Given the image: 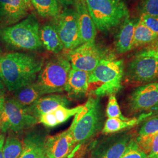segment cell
Segmentation results:
<instances>
[{
  "label": "cell",
  "instance_id": "11",
  "mask_svg": "<svg viewBox=\"0 0 158 158\" xmlns=\"http://www.w3.org/2000/svg\"><path fill=\"white\" fill-rule=\"evenodd\" d=\"M127 76L130 81L151 82L158 79V59L154 57L137 54L130 63Z\"/></svg>",
  "mask_w": 158,
  "mask_h": 158
},
{
  "label": "cell",
  "instance_id": "9",
  "mask_svg": "<svg viewBox=\"0 0 158 158\" xmlns=\"http://www.w3.org/2000/svg\"><path fill=\"white\" fill-rule=\"evenodd\" d=\"M102 56L95 42H87L68 51L67 59L72 69L91 73Z\"/></svg>",
  "mask_w": 158,
  "mask_h": 158
},
{
  "label": "cell",
  "instance_id": "27",
  "mask_svg": "<svg viewBox=\"0 0 158 158\" xmlns=\"http://www.w3.org/2000/svg\"><path fill=\"white\" fill-rule=\"evenodd\" d=\"M158 134V117L148 119L139 131L138 137L154 138Z\"/></svg>",
  "mask_w": 158,
  "mask_h": 158
},
{
  "label": "cell",
  "instance_id": "4",
  "mask_svg": "<svg viewBox=\"0 0 158 158\" xmlns=\"http://www.w3.org/2000/svg\"><path fill=\"white\" fill-rule=\"evenodd\" d=\"M96 28L107 31L130 17L128 10L122 0H85Z\"/></svg>",
  "mask_w": 158,
  "mask_h": 158
},
{
  "label": "cell",
  "instance_id": "2",
  "mask_svg": "<svg viewBox=\"0 0 158 158\" xmlns=\"http://www.w3.org/2000/svg\"><path fill=\"white\" fill-rule=\"evenodd\" d=\"M124 62L113 55H103L90 73L89 90L97 97L115 95L121 88Z\"/></svg>",
  "mask_w": 158,
  "mask_h": 158
},
{
  "label": "cell",
  "instance_id": "24",
  "mask_svg": "<svg viewBox=\"0 0 158 158\" xmlns=\"http://www.w3.org/2000/svg\"><path fill=\"white\" fill-rule=\"evenodd\" d=\"M31 2L33 8L43 18H55L60 13L57 0H31Z\"/></svg>",
  "mask_w": 158,
  "mask_h": 158
},
{
  "label": "cell",
  "instance_id": "26",
  "mask_svg": "<svg viewBox=\"0 0 158 158\" xmlns=\"http://www.w3.org/2000/svg\"><path fill=\"white\" fill-rule=\"evenodd\" d=\"M23 150V143L16 137L8 136L3 146L4 158H19Z\"/></svg>",
  "mask_w": 158,
  "mask_h": 158
},
{
  "label": "cell",
  "instance_id": "17",
  "mask_svg": "<svg viewBox=\"0 0 158 158\" xmlns=\"http://www.w3.org/2000/svg\"><path fill=\"white\" fill-rule=\"evenodd\" d=\"M69 104V102L65 96L51 94L41 97L32 106L26 108V109L29 114L38 119L41 115L48 113L60 106L66 107Z\"/></svg>",
  "mask_w": 158,
  "mask_h": 158
},
{
  "label": "cell",
  "instance_id": "13",
  "mask_svg": "<svg viewBox=\"0 0 158 158\" xmlns=\"http://www.w3.org/2000/svg\"><path fill=\"white\" fill-rule=\"evenodd\" d=\"M74 143L70 128L55 135L47 137L45 145L46 156L48 158H66L72 151Z\"/></svg>",
  "mask_w": 158,
  "mask_h": 158
},
{
  "label": "cell",
  "instance_id": "29",
  "mask_svg": "<svg viewBox=\"0 0 158 158\" xmlns=\"http://www.w3.org/2000/svg\"><path fill=\"white\" fill-rule=\"evenodd\" d=\"M120 158H148V156L139 147L136 140L133 139Z\"/></svg>",
  "mask_w": 158,
  "mask_h": 158
},
{
  "label": "cell",
  "instance_id": "3",
  "mask_svg": "<svg viewBox=\"0 0 158 158\" xmlns=\"http://www.w3.org/2000/svg\"><path fill=\"white\" fill-rule=\"evenodd\" d=\"M0 38L17 49L38 51L43 47L40 39V23L32 14L16 24L1 29Z\"/></svg>",
  "mask_w": 158,
  "mask_h": 158
},
{
  "label": "cell",
  "instance_id": "21",
  "mask_svg": "<svg viewBox=\"0 0 158 158\" xmlns=\"http://www.w3.org/2000/svg\"><path fill=\"white\" fill-rule=\"evenodd\" d=\"M40 39L43 47L53 53H58L63 48L56 29L53 24H46L40 28Z\"/></svg>",
  "mask_w": 158,
  "mask_h": 158
},
{
  "label": "cell",
  "instance_id": "18",
  "mask_svg": "<svg viewBox=\"0 0 158 158\" xmlns=\"http://www.w3.org/2000/svg\"><path fill=\"white\" fill-rule=\"evenodd\" d=\"M45 136L32 132L25 138L19 158H48L45 152Z\"/></svg>",
  "mask_w": 158,
  "mask_h": 158
},
{
  "label": "cell",
  "instance_id": "14",
  "mask_svg": "<svg viewBox=\"0 0 158 158\" xmlns=\"http://www.w3.org/2000/svg\"><path fill=\"white\" fill-rule=\"evenodd\" d=\"M28 7L21 0H0V21L11 26L28 16Z\"/></svg>",
  "mask_w": 158,
  "mask_h": 158
},
{
  "label": "cell",
  "instance_id": "6",
  "mask_svg": "<svg viewBox=\"0 0 158 158\" xmlns=\"http://www.w3.org/2000/svg\"><path fill=\"white\" fill-rule=\"evenodd\" d=\"M71 69L67 58H55L41 69L36 83L44 94L62 92L64 90Z\"/></svg>",
  "mask_w": 158,
  "mask_h": 158
},
{
  "label": "cell",
  "instance_id": "8",
  "mask_svg": "<svg viewBox=\"0 0 158 158\" xmlns=\"http://www.w3.org/2000/svg\"><path fill=\"white\" fill-rule=\"evenodd\" d=\"M53 18L52 24L56 29L64 49L71 51L83 44L75 10H66Z\"/></svg>",
  "mask_w": 158,
  "mask_h": 158
},
{
  "label": "cell",
  "instance_id": "37",
  "mask_svg": "<svg viewBox=\"0 0 158 158\" xmlns=\"http://www.w3.org/2000/svg\"><path fill=\"white\" fill-rule=\"evenodd\" d=\"M23 1V2H24L27 6L28 7L29 10H33V6H32V4H31V0H21Z\"/></svg>",
  "mask_w": 158,
  "mask_h": 158
},
{
  "label": "cell",
  "instance_id": "1",
  "mask_svg": "<svg viewBox=\"0 0 158 158\" xmlns=\"http://www.w3.org/2000/svg\"><path fill=\"white\" fill-rule=\"evenodd\" d=\"M43 62L33 55L12 52L0 56V79L10 91L35 82Z\"/></svg>",
  "mask_w": 158,
  "mask_h": 158
},
{
  "label": "cell",
  "instance_id": "20",
  "mask_svg": "<svg viewBox=\"0 0 158 158\" xmlns=\"http://www.w3.org/2000/svg\"><path fill=\"white\" fill-rule=\"evenodd\" d=\"M135 23L130 17L125 19L116 38L115 48L119 53H124L133 49Z\"/></svg>",
  "mask_w": 158,
  "mask_h": 158
},
{
  "label": "cell",
  "instance_id": "15",
  "mask_svg": "<svg viewBox=\"0 0 158 158\" xmlns=\"http://www.w3.org/2000/svg\"><path fill=\"white\" fill-rule=\"evenodd\" d=\"M76 12L80 38L82 44L94 42L96 36V27L88 10L85 0H75Z\"/></svg>",
  "mask_w": 158,
  "mask_h": 158
},
{
  "label": "cell",
  "instance_id": "19",
  "mask_svg": "<svg viewBox=\"0 0 158 158\" xmlns=\"http://www.w3.org/2000/svg\"><path fill=\"white\" fill-rule=\"evenodd\" d=\"M83 106H79L72 108L60 106L48 113L41 115L38 121L48 127H55L66 122L68 119L80 113Z\"/></svg>",
  "mask_w": 158,
  "mask_h": 158
},
{
  "label": "cell",
  "instance_id": "10",
  "mask_svg": "<svg viewBox=\"0 0 158 158\" xmlns=\"http://www.w3.org/2000/svg\"><path fill=\"white\" fill-rule=\"evenodd\" d=\"M128 104L131 113L158 110V82L136 88L131 94Z\"/></svg>",
  "mask_w": 158,
  "mask_h": 158
},
{
  "label": "cell",
  "instance_id": "33",
  "mask_svg": "<svg viewBox=\"0 0 158 158\" xmlns=\"http://www.w3.org/2000/svg\"><path fill=\"white\" fill-rule=\"evenodd\" d=\"M148 158H158V134L154 136Z\"/></svg>",
  "mask_w": 158,
  "mask_h": 158
},
{
  "label": "cell",
  "instance_id": "36",
  "mask_svg": "<svg viewBox=\"0 0 158 158\" xmlns=\"http://www.w3.org/2000/svg\"><path fill=\"white\" fill-rule=\"evenodd\" d=\"M57 1L59 2V4L66 6L73 5L75 2V0H57Z\"/></svg>",
  "mask_w": 158,
  "mask_h": 158
},
{
  "label": "cell",
  "instance_id": "34",
  "mask_svg": "<svg viewBox=\"0 0 158 158\" xmlns=\"http://www.w3.org/2000/svg\"><path fill=\"white\" fill-rule=\"evenodd\" d=\"M5 96L3 89H0V115L3 111L4 104H5Z\"/></svg>",
  "mask_w": 158,
  "mask_h": 158
},
{
  "label": "cell",
  "instance_id": "38",
  "mask_svg": "<svg viewBox=\"0 0 158 158\" xmlns=\"http://www.w3.org/2000/svg\"><path fill=\"white\" fill-rule=\"evenodd\" d=\"M3 88H4V86H3V85H2V81L0 79V89H3Z\"/></svg>",
  "mask_w": 158,
  "mask_h": 158
},
{
  "label": "cell",
  "instance_id": "31",
  "mask_svg": "<svg viewBox=\"0 0 158 158\" xmlns=\"http://www.w3.org/2000/svg\"><path fill=\"white\" fill-rule=\"evenodd\" d=\"M139 20L149 30L158 36V17L142 14Z\"/></svg>",
  "mask_w": 158,
  "mask_h": 158
},
{
  "label": "cell",
  "instance_id": "22",
  "mask_svg": "<svg viewBox=\"0 0 158 158\" xmlns=\"http://www.w3.org/2000/svg\"><path fill=\"white\" fill-rule=\"evenodd\" d=\"M152 112L142 113L138 118L123 120L117 118H108L106 121L102 132L104 134L115 133L139 124L145 119L152 115Z\"/></svg>",
  "mask_w": 158,
  "mask_h": 158
},
{
  "label": "cell",
  "instance_id": "25",
  "mask_svg": "<svg viewBox=\"0 0 158 158\" xmlns=\"http://www.w3.org/2000/svg\"><path fill=\"white\" fill-rule=\"evenodd\" d=\"M158 38V35L149 30L139 20L136 23L134 34L133 48L152 44Z\"/></svg>",
  "mask_w": 158,
  "mask_h": 158
},
{
  "label": "cell",
  "instance_id": "16",
  "mask_svg": "<svg viewBox=\"0 0 158 158\" xmlns=\"http://www.w3.org/2000/svg\"><path fill=\"white\" fill-rule=\"evenodd\" d=\"M90 73L71 69L64 90L71 98H80L85 95L89 91Z\"/></svg>",
  "mask_w": 158,
  "mask_h": 158
},
{
  "label": "cell",
  "instance_id": "39",
  "mask_svg": "<svg viewBox=\"0 0 158 158\" xmlns=\"http://www.w3.org/2000/svg\"><path fill=\"white\" fill-rule=\"evenodd\" d=\"M1 52V49H0V53Z\"/></svg>",
  "mask_w": 158,
  "mask_h": 158
},
{
  "label": "cell",
  "instance_id": "32",
  "mask_svg": "<svg viewBox=\"0 0 158 158\" xmlns=\"http://www.w3.org/2000/svg\"><path fill=\"white\" fill-rule=\"evenodd\" d=\"M139 53L154 57L158 59V40H156L155 42H153L151 45L148 46L145 50L141 51Z\"/></svg>",
  "mask_w": 158,
  "mask_h": 158
},
{
  "label": "cell",
  "instance_id": "12",
  "mask_svg": "<svg viewBox=\"0 0 158 158\" xmlns=\"http://www.w3.org/2000/svg\"><path fill=\"white\" fill-rule=\"evenodd\" d=\"M133 139L128 132L108 137L93 151L92 158H120Z\"/></svg>",
  "mask_w": 158,
  "mask_h": 158
},
{
  "label": "cell",
  "instance_id": "23",
  "mask_svg": "<svg viewBox=\"0 0 158 158\" xmlns=\"http://www.w3.org/2000/svg\"><path fill=\"white\" fill-rule=\"evenodd\" d=\"M44 92L35 81L14 91V99L21 106L27 108L32 106L42 96Z\"/></svg>",
  "mask_w": 158,
  "mask_h": 158
},
{
  "label": "cell",
  "instance_id": "28",
  "mask_svg": "<svg viewBox=\"0 0 158 158\" xmlns=\"http://www.w3.org/2000/svg\"><path fill=\"white\" fill-rule=\"evenodd\" d=\"M106 115L108 118H117L123 120L129 119L123 115L115 95H111L109 97L106 109Z\"/></svg>",
  "mask_w": 158,
  "mask_h": 158
},
{
  "label": "cell",
  "instance_id": "7",
  "mask_svg": "<svg viewBox=\"0 0 158 158\" xmlns=\"http://www.w3.org/2000/svg\"><path fill=\"white\" fill-rule=\"evenodd\" d=\"M36 118L28 113L26 108L21 106L14 98L5 102L0 115V129L3 132L11 130L18 132L36 124Z\"/></svg>",
  "mask_w": 158,
  "mask_h": 158
},
{
  "label": "cell",
  "instance_id": "35",
  "mask_svg": "<svg viewBox=\"0 0 158 158\" xmlns=\"http://www.w3.org/2000/svg\"><path fill=\"white\" fill-rule=\"evenodd\" d=\"M5 142V136L3 134L0 135V158H4L3 155V146Z\"/></svg>",
  "mask_w": 158,
  "mask_h": 158
},
{
  "label": "cell",
  "instance_id": "5",
  "mask_svg": "<svg viewBox=\"0 0 158 158\" xmlns=\"http://www.w3.org/2000/svg\"><path fill=\"white\" fill-rule=\"evenodd\" d=\"M102 123V113L99 98L90 97L82 110L76 115L70 127L75 143L89 139L101 128Z\"/></svg>",
  "mask_w": 158,
  "mask_h": 158
},
{
  "label": "cell",
  "instance_id": "30",
  "mask_svg": "<svg viewBox=\"0 0 158 158\" xmlns=\"http://www.w3.org/2000/svg\"><path fill=\"white\" fill-rule=\"evenodd\" d=\"M140 9L142 14L158 17V0H143Z\"/></svg>",
  "mask_w": 158,
  "mask_h": 158
}]
</instances>
